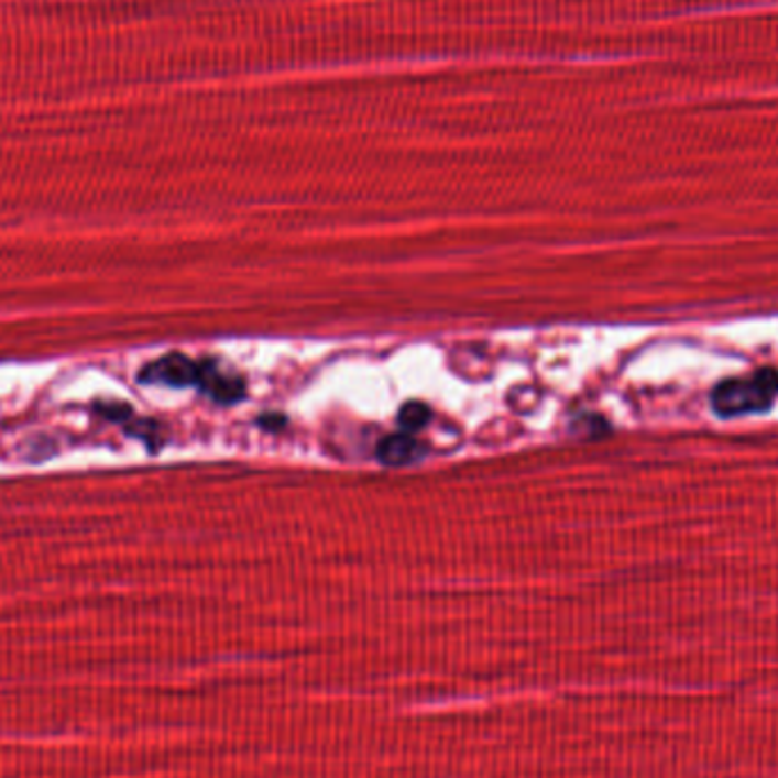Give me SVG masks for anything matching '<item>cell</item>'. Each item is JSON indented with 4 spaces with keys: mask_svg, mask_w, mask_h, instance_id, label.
Segmentation results:
<instances>
[{
    "mask_svg": "<svg viewBox=\"0 0 778 778\" xmlns=\"http://www.w3.org/2000/svg\"><path fill=\"white\" fill-rule=\"evenodd\" d=\"M778 396V371L758 369L752 376H735L715 385L710 405L717 417L733 419L769 410Z\"/></svg>",
    "mask_w": 778,
    "mask_h": 778,
    "instance_id": "obj_1",
    "label": "cell"
},
{
    "mask_svg": "<svg viewBox=\"0 0 778 778\" xmlns=\"http://www.w3.org/2000/svg\"><path fill=\"white\" fill-rule=\"evenodd\" d=\"M198 381V362L183 355V353H168L157 358L155 362L146 364L140 374V383L146 385H164V387H189Z\"/></svg>",
    "mask_w": 778,
    "mask_h": 778,
    "instance_id": "obj_2",
    "label": "cell"
},
{
    "mask_svg": "<svg viewBox=\"0 0 778 778\" xmlns=\"http://www.w3.org/2000/svg\"><path fill=\"white\" fill-rule=\"evenodd\" d=\"M196 387H200V392H206L212 401L221 405L237 403L244 396V381L230 374V371H223L215 360L198 362Z\"/></svg>",
    "mask_w": 778,
    "mask_h": 778,
    "instance_id": "obj_3",
    "label": "cell"
},
{
    "mask_svg": "<svg viewBox=\"0 0 778 778\" xmlns=\"http://www.w3.org/2000/svg\"><path fill=\"white\" fill-rule=\"evenodd\" d=\"M379 460L387 467H405L413 464L424 456V447L419 445V439L410 432H394L385 439H381Z\"/></svg>",
    "mask_w": 778,
    "mask_h": 778,
    "instance_id": "obj_4",
    "label": "cell"
},
{
    "mask_svg": "<svg viewBox=\"0 0 778 778\" xmlns=\"http://www.w3.org/2000/svg\"><path fill=\"white\" fill-rule=\"evenodd\" d=\"M428 421H430V408L426 403H419V401L405 403L398 413V424H401L403 432L413 435V432L421 430Z\"/></svg>",
    "mask_w": 778,
    "mask_h": 778,
    "instance_id": "obj_5",
    "label": "cell"
},
{
    "mask_svg": "<svg viewBox=\"0 0 778 778\" xmlns=\"http://www.w3.org/2000/svg\"><path fill=\"white\" fill-rule=\"evenodd\" d=\"M573 426H577V430H579V428L585 430L590 437H599V435H605L607 430H611L601 417H583V419H579Z\"/></svg>",
    "mask_w": 778,
    "mask_h": 778,
    "instance_id": "obj_6",
    "label": "cell"
}]
</instances>
